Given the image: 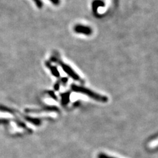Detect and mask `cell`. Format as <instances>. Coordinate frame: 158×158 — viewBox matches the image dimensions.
I'll return each instance as SVG.
<instances>
[{"mask_svg": "<svg viewBox=\"0 0 158 158\" xmlns=\"http://www.w3.org/2000/svg\"><path fill=\"white\" fill-rule=\"evenodd\" d=\"M71 89L74 92L84 94H86V96H88L90 98L94 99V100H95L98 102H107V100H108L107 97L102 96L100 94H97L94 92L92 91L91 90H89L88 88H86L85 87H83L81 86H77V85H73L71 86Z\"/></svg>", "mask_w": 158, "mask_h": 158, "instance_id": "6da1fadb", "label": "cell"}, {"mask_svg": "<svg viewBox=\"0 0 158 158\" xmlns=\"http://www.w3.org/2000/svg\"><path fill=\"white\" fill-rule=\"evenodd\" d=\"M57 62L59 64V65L61 66L63 70L65 71L69 77H71L73 80L77 81H81V77L77 75V73L74 71L70 66L67 65V64H65V63L62 62L61 60H59V59H57Z\"/></svg>", "mask_w": 158, "mask_h": 158, "instance_id": "7a4b0ae2", "label": "cell"}, {"mask_svg": "<svg viewBox=\"0 0 158 158\" xmlns=\"http://www.w3.org/2000/svg\"><path fill=\"white\" fill-rule=\"evenodd\" d=\"M74 31L78 34H82L84 35L90 36L92 34L93 31L91 27L82 25V24H77L74 27Z\"/></svg>", "mask_w": 158, "mask_h": 158, "instance_id": "3957f363", "label": "cell"}, {"mask_svg": "<svg viewBox=\"0 0 158 158\" xmlns=\"http://www.w3.org/2000/svg\"><path fill=\"white\" fill-rule=\"evenodd\" d=\"M104 6V3L101 0H95L92 3V10L94 13H96L98 7H103Z\"/></svg>", "mask_w": 158, "mask_h": 158, "instance_id": "277c9868", "label": "cell"}, {"mask_svg": "<svg viewBox=\"0 0 158 158\" xmlns=\"http://www.w3.org/2000/svg\"><path fill=\"white\" fill-rule=\"evenodd\" d=\"M47 66H48V67L49 68V69H50L52 73H53V75L54 76H56V77H59V71H57V69H56V67H53V66H52V65H49V64H48V65L47 64Z\"/></svg>", "mask_w": 158, "mask_h": 158, "instance_id": "5b68a950", "label": "cell"}, {"mask_svg": "<svg viewBox=\"0 0 158 158\" xmlns=\"http://www.w3.org/2000/svg\"><path fill=\"white\" fill-rule=\"evenodd\" d=\"M33 2L35 3L37 7H38V8H42V7L43 3H42L41 0H33Z\"/></svg>", "mask_w": 158, "mask_h": 158, "instance_id": "8992f818", "label": "cell"}, {"mask_svg": "<svg viewBox=\"0 0 158 158\" xmlns=\"http://www.w3.org/2000/svg\"><path fill=\"white\" fill-rule=\"evenodd\" d=\"M98 158H115V157H113L111 156H109L106 154H100L98 155Z\"/></svg>", "mask_w": 158, "mask_h": 158, "instance_id": "52a82bcc", "label": "cell"}, {"mask_svg": "<svg viewBox=\"0 0 158 158\" xmlns=\"http://www.w3.org/2000/svg\"><path fill=\"white\" fill-rule=\"evenodd\" d=\"M53 4L55 5V6H58L60 3V0H49Z\"/></svg>", "mask_w": 158, "mask_h": 158, "instance_id": "ba28073f", "label": "cell"}]
</instances>
